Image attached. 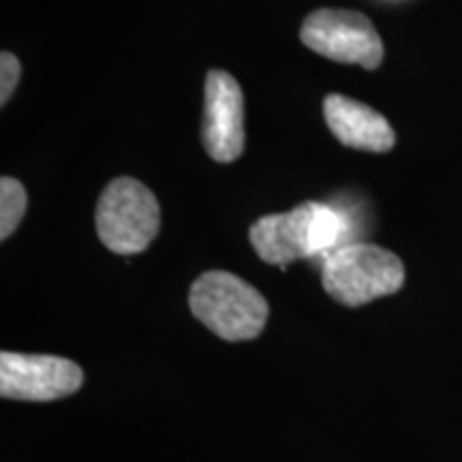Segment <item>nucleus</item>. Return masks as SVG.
<instances>
[{
    "label": "nucleus",
    "mask_w": 462,
    "mask_h": 462,
    "mask_svg": "<svg viewBox=\"0 0 462 462\" xmlns=\"http://www.w3.org/2000/svg\"><path fill=\"white\" fill-rule=\"evenodd\" d=\"M190 313L223 340L257 338L268 321V302L240 276L212 270L193 282L189 293Z\"/></svg>",
    "instance_id": "2"
},
{
    "label": "nucleus",
    "mask_w": 462,
    "mask_h": 462,
    "mask_svg": "<svg viewBox=\"0 0 462 462\" xmlns=\"http://www.w3.org/2000/svg\"><path fill=\"white\" fill-rule=\"evenodd\" d=\"M84 373L78 364L58 356L0 354V396L14 401L48 402L71 396L82 388Z\"/></svg>",
    "instance_id": "6"
},
{
    "label": "nucleus",
    "mask_w": 462,
    "mask_h": 462,
    "mask_svg": "<svg viewBox=\"0 0 462 462\" xmlns=\"http://www.w3.org/2000/svg\"><path fill=\"white\" fill-rule=\"evenodd\" d=\"M245 97L234 75L212 69L204 86L201 142L217 163H231L245 150Z\"/></svg>",
    "instance_id": "7"
},
{
    "label": "nucleus",
    "mask_w": 462,
    "mask_h": 462,
    "mask_svg": "<svg viewBox=\"0 0 462 462\" xmlns=\"http://www.w3.org/2000/svg\"><path fill=\"white\" fill-rule=\"evenodd\" d=\"M20 60L11 51H3L0 54V106H7L11 97H14L15 86L20 82Z\"/></svg>",
    "instance_id": "10"
},
{
    "label": "nucleus",
    "mask_w": 462,
    "mask_h": 462,
    "mask_svg": "<svg viewBox=\"0 0 462 462\" xmlns=\"http://www.w3.org/2000/svg\"><path fill=\"white\" fill-rule=\"evenodd\" d=\"M28 195L20 180L5 176L0 180V240H7L26 215Z\"/></svg>",
    "instance_id": "9"
},
{
    "label": "nucleus",
    "mask_w": 462,
    "mask_h": 462,
    "mask_svg": "<svg viewBox=\"0 0 462 462\" xmlns=\"http://www.w3.org/2000/svg\"><path fill=\"white\" fill-rule=\"evenodd\" d=\"M321 282L334 302L356 309L396 293L404 285V265L388 248L351 242L323 259Z\"/></svg>",
    "instance_id": "3"
},
{
    "label": "nucleus",
    "mask_w": 462,
    "mask_h": 462,
    "mask_svg": "<svg viewBox=\"0 0 462 462\" xmlns=\"http://www.w3.org/2000/svg\"><path fill=\"white\" fill-rule=\"evenodd\" d=\"M97 234L118 255L146 251L161 227V208L154 193L135 178H116L97 204Z\"/></svg>",
    "instance_id": "4"
},
{
    "label": "nucleus",
    "mask_w": 462,
    "mask_h": 462,
    "mask_svg": "<svg viewBox=\"0 0 462 462\" xmlns=\"http://www.w3.org/2000/svg\"><path fill=\"white\" fill-rule=\"evenodd\" d=\"M343 234L345 218L319 201H306L289 212L262 217L248 229L257 255L281 268L296 259L328 257L343 246Z\"/></svg>",
    "instance_id": "1"
},
{
    "label": "nucleus",
    "mask_w": 462,
    "mask_h": 462,
    "mask_svg": "<svg viewBox=\"0 0 462 462\" xmlns=\"http://www.w3.org/2000/svg\"><path fill=\"white\" fill-rule=\"evenodd\" d=\"M323 118L332 135L346 148L366 152H388L396 135L388 120L373 107L345 95H328L323 99Z\"/></svg>",
    "instance_id": "8"
},
{
    "label": "nucleus",
    "mask_w": 462,
    "mask_h": 462,
    "mask_svg": "<svg viewBox=\"0 0 462 462\" xmlns=\"http://www.w3.org/2000/svg\"><path fill=\"white\" fill-rule=\"evenodd\" d=\"M300 39L309 50L343 65H360L373 71L383 62V42L360 11L317 9L306 15Z\"/></svg>",
    "instance_id": "5"
}]
</instances>
